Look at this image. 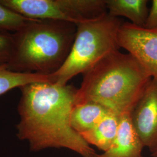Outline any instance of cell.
I'll list each match as a JSON object with an SVG mask.
<instances>
[{
    "instance_id": "obj_1",
    "label": "cell",
    "mask_w": 157,
    "mask_h": 157,
    "mask_svg": "<svg viewBox=\"0 0 157 157\" xmlns=\"http://www.w3.org/2000/svg\"><path fill=\"white\" fill-rule=\"evenodd\" d=\"M77 89L69 84L59 85L51 81L20 88L17 136L28 143L32 151L67 148L83 157H95V150L71 126Z\"/></svg>"
},
{
    "instance_id": "obj_11",
    "label": "cell",
    "mask_w": 157,
    "mask_h": 157,
    "mask_svg": "<svg viewBox=\"0 0 157 157\" xmlns=\"http://www.w3.org/2000/svg\"><path fill=\"white\" fill-rule=\"evenodd\" d=\"M108 13L125 17L135 26L144 28L148 15L147 0H105Z\"/></svg>"
},
{
    "instance_id": "obj_10",
    "label": "cell",
    "mask_w": 157,
    "mask_h": 157,
    "mask_svg": "<svg viewBox=\"0 0 157 157\" xmlns=\"http://www.w3.org/2000/svg\"><path fill=\"white\" fill-rule=\"evenodd\" d=\"M120 115L109 112L92 129L81 135L89 145L105 151L111 146L118 133Z\"/></svg>"
},
{
    "instance_id": "obj_7",
    "label": "cell",
    "mask_w": 157,
    "mask_h": 157,
    "mask_svg": "<svg viewBox=\"0 0 157 157\" xmlns=\"http://www.w3.org/2000/svg\"><path fill=\"white\" fill-rule=\"evenodd\" d=\"M135 131L144 147L151 152L157 147V80L147 84L130 112Z\"/></svg>"
},
{
    "instance_id": "obj_6",
    "label": "cell",
    "mask_w": 157,
    "mask_h": 157,
    "mask_svg": "<svg viewBox=\"0 0 157 157\" xmlns=\"http://www.w3.org/2000/svg\"><path fill=\"white\" fill-rule=\"evenodd\" d=\"M118 43L119 47L135 57L152 78L157 80V30L122 23Z\"/></svg>"
},
{
    "instance_id": "obj_8",
    "label": "cell",
    "mask_w": 157,
    "mask_h": 157,
    "mask_svg": "<svg viewBox=\"0 0 157 157\" xmlns=\"http://www.w3.org/2000/svg\"><path fill=\"white\" fill-rule=\"evenodd\" d=\"M118 133L111 146L95 157H143L144 148L135 131L130 112L120 115Z\"/></svg>"
},
{
    "instance_id": "obj_12",
    "label": "cell",
    "mask_w": 157,
    "mask_h": 157,
    "mask_svg": "<svg viewBox=\"0 0 157 157\" xmlns=\"http://www.w3.org/2000/svg\"><path fill=\"white\" fill-rule=\"evenodd\" d=\"M50 81L49 75L36 73H20L11 71L6 64L0 65V96L15 88L41 82Z\"/></svg>"
},
{
    "instance_id": "obj_14",
    "label": "cell",
    "mask_w": 157,
    "mask_h": 157,
    "mask_svg": "<svg viewBox=\"0 0 157 157\" xmlns=\"http://www.w3.org/2000/svg\"><path fill=\"white\" fill-rule=\"evenodd\" d=\"M13 44V34H0V65L7 64L10 61Z\"/></svg>"
},
{
    "instance_id": "obj_4",
    "label": "cell",
    "mask_w": 157,
    "mask_h": 157,
    "mask_svg": "<svg viewBox=\"0 0 157 157\" xmlns=\"http://www.w3.org/2000/svg\"><path fill=\"white\" fill-rule=\"evenodd\" d=\"M122 24L119 17L108 13L94 20L76 25L77 30L67 59L55 73L51 82L67 84L78 74H84L104 58L118 50V34Z\"/></svg>"
},
{
    "instance_id": "obj_13",
    "label": "cell",
    "mask_w": 157,
    "mask_h": 157,
    "mask_svg": "<svg viewBox=\"0 0 157 157\" xmlns=\"http://www.w3.org/2000/svg\"><path fill=\"white\" fill-rule=\"evenodd\" d=\"M30 20L0 2V34L15 33Z\"/></svg>"
},
{
    "instance_id": "obj_3",
    "label": "cell",
    "mask_w": 157,
    "mask_h": 157,
    "mask_svg": "<svg viewBox=\"0 0 157 157\" xmlns=\"http://www.w3.org/2000/svg\"><path fill=\"white\" fill-rule=\"evenodd\" d=\"M77 27L72 23L31 19L13 34L11 71L50 75L62 67L71 51Z\"/></svg>"
},
{
    "instance_id": "obj_2",
    "label": "cell",
    "mask_w": 157,
    "mask_h": 157,
    "mask_svg": "<svg viewBox=\"0 0 157 157\" xmlns=\"http://www.w3.org/2000/svg\"><path fill=\"white\" fill-rule=\"evenodd\" d=\"M83 75L75 104L94 102L118 115L131 112L152 78L132 54L119 50Z\"/></svg>"
},
{
    "instance_id": "obj_9",
    "label": "cell",
    "mask_w": 157,
    "mask_h": 157,
    "mask_svg": "<svg viewBox=\"0 0 157 157\" xmlns=\"http://www.w3.org/2000/svg\"><path fill=\"white\" fill-rule=\"evenodd\" d=\"M109 112L105 107L94 102L75 104L71 115V126L81 136L93 128Z\"/></svg>"
},
{
    "instance_id": "obj_5",
    "label": "cell",
    "mask_w": 157,
    "mask_h": 157,
    "mask_svg": "<svg viewBox=\"0 0 157 157\" xmlns=\"http://www.w3.org/2000/svg\"><path fill=\"white\" fill-rule=\"evenodd\" d=\"M0 2L31 19L59 21L76 25L107 13L105 0H0Z\"/></svg>"
},
{
    "instance_id": "obj_16",
    "label": "cell",
    "mask_w": 157,
    "mask_h": 157,
    "mask_svg": "<svg viewBox=\"0 0 157 157\" xmlns=\"http://www.w3.org/2000/svg\"><path fill=\"white\" fill-rule=\"evenodd\" d=\"M150 152H151L152 157H157V147L155 149H154L153 151H152Z\"/></svg>"
},
{
    "instance_id": "obj_15",
    "label": "cell",
    "mask_w": 157,
    "mask_h": 157,
    "mask_svg": "<svg viewBox=\"0 0 157 157\" xmlns=\"http://www.w3.org/2000/svg\"><path fill=\"white\" fill-rule=\"evenodd\" d=\"M151 4L144 28L148 30H157V0H152Z\"/></svg>"
}]
</instances>
